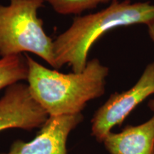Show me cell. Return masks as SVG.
<instances>
[{
  "instance_id": "obj_5",
  "label": "cell",
  "mask_w": 154,
  "mask_h": 154,
  "mask_svg": "<svg viewBox=\"0 0 154 154\" xmlns=\"http://www.w3.org/2000/svg\"><path fill=\"white\" fill-rule=\"evenodd\" d=\"M49 115L36 102L27 84L22 82L6 88L0 99V132L10 128L32 131L41 128Z\"/></svg>"
},
{
  "instance_id": "obj_6",
  "label": "cell",
  "mask_w": 154,
  "mask_h": 154,
  "mask_svg": "<svg viewBox=\"0 0 154 154\" xmlns=\"http://www.w3.org/2000/svg\"><path fill=\"white\" fill-rule=\"evenodd\" d=\"M83 119L82 113L49 116L33 140H15L2 154H66L69 135Z\"/></svg>"
},
{
  "instance_id": "obj_9",
  "label": "cell",
  "mask_w": 154,
  "mask_h": 154,
  "mask_svg": "<svg viewBox=\"0 0 154 154\" xmlns=\"http://www.w3.org/2000/svg\"><path fill=\"white\" fill-rule=\"evenodd\" d=\"M117 1L119 0H44L56 12L62 15L79 14L84 11L96 8L100 4Z\"/></svg>"
},
{
  "instance_id": "obj_8",
  "label": "cell",
  "mask_w": 154,
  "mask_h": 154,
  "mask_svg": "<svg viewBox=\"0 0 154 154\" xmlns=\"http://www.w3.org/2000/svg\"><path fill=\"white\" fill-rule=\"evenodd\" d=\"M28 67L22 54L0 59V90L27 79Z\"/></svg>"
},
{
  "instance_id": "obj_2",
  "label": "cell",
  "mask_w": 154,
  "mask_h": 154,
  "mask_svg": "<svg viewBox=\"0 0 154 154\" xmlns=\"http://www.w3.org/2000/svg\"><path fill=\"white\" fill-rule=\"evenodd\" d=\"M154 20V5L130 0L114 2L106 8L77 16L66 31L53 41L55 69L68 64L73 72L84 70L94 44L113 29L134 24L148 25Z\"/></svg>"
},
{
  "instance_id": "obj_10",
  "label": "cell",
  "mask_w": 154,
  "mask_h": 154,
  "mask_svg": "<svg viewBox=\"0 0 154 154\" xmlns=\"http://www.w3.org/2000/svg\"><path fill=\"white\" fill-rule=\"evenodd\" d=\"M147 26L148 32H149L150 37H151L152 41L154 42V20L152 21L151 23H149V24L147 25Z\"/></svg>"
},
{
  "instance_id": "obj_4",
  "label": "cell",
  "mask_w": 154,
  "mask_h": 154,
  "mask_svg": "<svg viewBox=\"0 0 154 154\" xmlns=\"http://www.w3.org/2000/svg\"><path fill=\"white\" fill-rule=\"evenodd\" d=\"M154 94V62L147 65L134 86L115 93L96 111L91 120V135L101 143L111 129L121 125L131 111Z\"/></svg>"
},
{
  "instance_id": "obj_7",
  "label": "cell",
  "mask_w": 154,
  "mask_h": 154,
  "mask_svg": "<svg viewBox=\"0 0 154 154\" xmlns=\"http://www.w3.org/2000/svg\"><path fill=\"white\" fill-rule=\"evenodd\" d=\"M103 143L110 154H154V116L120 133L110 132Z\"/></svg>"
},
{
  "instance_id": "obj_3",
  "label": "cell",
  "mask_w": 154,
  "mask_h": 154,
  "mask_svg": "<svg viewBox=\"0 0 154 154\" xmlns=\"http://www.w3.org/2000/svg\"><path fill=\"white\" fill-rule=\"evenodd\" d=\"M44 0H9L0 5V57L34 54L55 68L53 40L46 34L38 10Z\"/></svg>"
},
{
  "instance_id": "obj_11",
  "label": "cell",
  "mask_w": 154,
  "mask_h": 154,
  "mask_svg": "<svg viewBox=\"0 0 154 154\" xmlns=\"http://www.w3.org/2000/svg\"><path fill=\"white\" fill-rule=\"evenodd\" d=\"M148 105H149L150 109H151L152 111H154V99H151V101L149 102V104Z\"/></svg>"
},
{
  "instance_id": "obj_1",
  "label": "cell",
  "mask_w": 154,
  "mask_h": 154,
  "mask_svg": "<svg viewBox=\"0 0 154 154\" xmlns=\"http://www.w3.org/2000/svg\"><path fill=\"white\" fill-rule=\"evenodd\" d=\"M24 57L29 89L49 116L82 113L88 101L105 93L109 69L98 59L88 61L82 72L63 74Z\"/></svg>"
}]
</instances>
